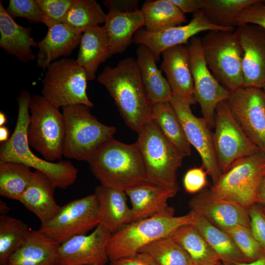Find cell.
Listing matches in <instances>:
<instances>
[{"instance_id":"1","label":"cell","mask_w":265,"mask_h":265,"mask_svg":"<svg viewBox=\"0 0 265 265\" xmlns=\"http://www.w3.org/2000/svg\"><path fill=\"white\" fill-rule=\"evenodd\" d=\"M97 80L109 92L131 129L138 132L146 123L153 120V105L134 58L121 60L114 67L106 66Z\"/></svg>"},{"instance_id":"2","label":"cell","mask_w":265,"mask_h":265,"mask_svg":"<svg viewBox=\"0 0 265 265\" xmlns=\"http://www.w3.org/2000/svg\"><path fill=\"white\" fill-rule=\"evenodd\" d=\"M86 161L101 185L107 187L125 191L148 182L136 142L126 144L112 138L101 145Z\"/></svg>"},{"instance_id":"3","label":"cell","mask_w":265,"mask_h":265,"mask_svg":"<svg viewBox=\"0 0 265 265\" xmlns=\"http://www.w3.org/2000/svg\"><path fill=\"white\" fill-rule=\"evenodd\" d=\"M31 96L23 90L17 97L18 116L14 130L0 146V160L19 162L46 174L56 187L66 189L76 181L77 168L70 161L53 162L42 159L30 149L27 138L29 123V105Z\"/></svg>"},{"instance_id":"4","label":"cell","mask_w":265,"mask_h":265,"mask_svg":"<svg viewBox=\"0 0 265 265\" xmlns=\"http://www.w3.org/2000/svg\"><path fill=\"white\" fill-rule=\"evenodd\" d=\"M174 209H168L150 217L132 222L112 234L107 252L110 261L132 255L146 245L169 236L181 226L193 224L195 212L176 216Z\"/></svg>"},{"instance_id":"5","label":"cell","mask_w":265,"mask_h":265,"mask_svg":"<svg viewBox=\"0 0 265 265\" xmlns=\"http://www.w3.org/2000/svg\"><path fill=\"white\" fill-rule=\"evenodd\" d=\"M138 133L136 143L144 163L147 181L177 193V172L184 157L164 136L153 120Z\"/></svg>"},{"instance_id":"6","label":"cell","mask_w":265,"mask_h":265,"mask_svg":"<svg viewBox=\"0 0 265 265\" xmlns=\"http://www.w3.org/2000/svg\"><path fill=\"white\" fill-rule=\"evenodd\" d=\"M89 107L76 104L62 107L65 125L63 156L87 161L104 143L113 138L116 129L101 123Z\"/></svg>"},{"instance_id":"7","label":"cell","mask_w":265,"mask_h":265,"mask_svg":"<svg viewBox=\"0 0 265 265\" xmlns=\"http://www.w3.org/2000/svg\"><path fill=\"white\" fill-rule=\"evenodd\" d=\"M265 176V154L258 152L235 162L209 190L215 198L248 209L256 202Z\"/></svg>"},{"instance_id":"8","label":"cell","mask_w":265,"mask_h":265,"mask_svg":"<svg viewBox=\"0 0 265 265\" xmlns=\"http://www.w3.org/2000/svg\"><path fill=\"white\" fill-rule=\"evenodd\" d=\"M29 111L27 138L29 146L46 160L60 159L65 137L62 113L39 95L31 96Z\"/></svg>"},{"instance_id":"9","label":"cell","mask_w":265,"mask_h":265,"mask_svg":"<svg viewBox=\"0 0 265 265\" xmlns=\"http://www.w3.org/2000/svg\"><path fill=\"white\" fill-rule=\"evenodd\" d=\"M201 43L208 68L219 82L229 92L243 87L242 50L234 32L209 31Z\"/></svg>"},{"instance_id":"10","label":"cell","mask_w":265,"mask_h":265,"mask_svg":"<svg viewBox=\"0 0 265 265\" xmlns=\"http://www.w3.org/2000/svg\"><path fill=\"white\" fill-rule=\"evenodd\" d=\"M87 80L85 71L76 59L62 57L45 71L42 95L59 108L76 104L92 107L93 103L86 93Z\"/></svg>"},{"instance_id":"11","label":"cell","mask_w":265,"mask_h":265,"mask_svg":"<svg viewBox=\"0 0 265 265\" xmlns=\"http://www.w3.org/2000/svg\"><path fill=\"white\" fill-rule=\"evenodd\" d=\"M99 204L94 193L61 206L58 213L39 230L59 244L75 236L86 234L99 224Z\"/></svg>"},{"instance_id":"12","label":"cell","mask_w":265,"mask_h":265,"mask_svg":"<svg viewBox=\"0 0 265 265\" xmlns=\"http://www.w3.org/2000/svg\"><path fill=\"white\" fill-rule=\"evenodd\" d=\"M214 126V145L222 173L237 160L260 152L239 124L227 101L217 106Z\"/></svg>"},{"instance_id":"13","label":"cell","mask_w":265,"mask_h":265,"mask_svg":"<svg viewBox=\"0 0 265 265\" xmlns=\"http://www.w3.org/2000/svg\"><path fill=\"white\" fill-rule=\"evenodd\" d=\"M188 48L195 100L200 105L203 118L211 128L214 125L217 106L228 100L230 92L219 82L208 68L203 54L201 39L192 37L189 40Z\"/></svg>"},{"instance_id":"14","label":"cell","mask_w":265,"mask_h":265,"mask_svg":"<svg viewBox=\"0 0 265 265\" xmlns=\"http://www.w3.org/2000/svg\"><path fill=\"white\" fill-rule=\"evenodd\" d=\"M227 101L247 135L265 154V96L262 88L243 87L230 92Z\"/></svg>"},{"instance_id":"15","label":"cell","mask_w":265,"mask_h":265,"mask_svg":"<svg viewBox=\"0 0 265 265\" xmlns=\"http://www.w3.org/2000/svg\"><path fill=\"white\" fill-rule=\"evenodd\" d=\"M169 103L180 120L190 145L199 153L202 167L215 184L221 175L213 142V133L206 120L192 113L190 105L172 96Z\"/></svg>"},{"instance_id":"16","label":"cell","mask_w":265,"mask_h":265,"mask_svg":"<svg viewBox=\"0 0 265 265\" xmlns=\"http://www.w3.org/2000/svg\"><path fill=\"white\" fill-rule=\"evenodd\" d=\"M235 28L225 27L212 23L202 10L195 13L192 19L187 25L172 27L165 30L150 32L145 28H140L134 34L133 41L147 47L153 54L156 61L165 50L186 44L199 32L220 30L233 32Z\"/></svg>"},{"instance_id":"17","label":"cell","mask_w":265,"mask_h":265,"mask_svg":"<svg viewBox=\"0 0 265 265\" xmlns=\"http://www.w3.org/2000/svg\"><path fill=\"white\" fill-rule=\"evenodd\" d=\"M111 235L99 224L88 235L71 238L59 246L57 265H106Z\"/></svg>"},{"instance_id":"18","label":"cell","mask_w":265,"mask_h":265,"mask_svg":"<svg viewBox=\"0 0 265 265\" xmlns=\"http://www.w3.org/2000/svg\"><path fill=\"white\" fill-rule=\"evenodd\" d=\"M242 50L244 87L262 88L265 85V30L245 25L234 32Z\"/></svg>"},{"instance_id":"19","label":"cell","mask_w":265,"mask_h":265,"mask_svg":"<svg viewBox=\"0 0 265 265\" xmlns=\"http://www.w3.org/2000/svg\"><path fill=\"white\" fill-rule=\"evenodd\" d=\"M191 211L204 217L216 227L224 230L237 225L250 228L248 209L213 196L209 190H204L189 202Z\"/></svg>"},{"instance_id":"20","label":"cell","mask_w":265,"mask_h":265,"mask_svg":"<svg viewBox=\"0 0 265 265\" xmlns=\"http://www.w3.org/2000/svg\"><path fill=\"white\" fill-rule=\"evenodd\" d=\"M161 70L166 76L173 96L190 106L196 103L188 47L177 45L161 53Z\"/></svg>"},{"instance_id":"21","label":"cell","mask_w":265,"mask_h":265,"mask_svg":"<svg viewBox=\"0 0 265 265\" xmlns=\"http://www.w3.org/2000/svg\"><path fill=\"white\" fill-rule=\"evenodd\" d=\"M56 187L46 174L35 170L29 184L18 201L34 213L41 224L45 223L53 218L61 208L54 197Z\"/></svg>"},{"instance_id":"22","label":"cell","mask_w":265,"mask_h":265,"mask_svg":"<svg viewBox=\"0 0 265 265\" xmlns=\"http://www.w3.org/2000/svg\"><path fill=\"white\" fill-rule=\"evenodd\" d=\"M0 47L4 52L27 63L35 59L32 48L38 47L31 36V28L22 26L7 13L0 1Z\"/></svg>"},{"instance_id":"23","label":"cell","mask_w":265,"mask_h":265,"mask_svg":"<svg viewBox=\"0 0 265 265\" xmlns=\"http://www.w3.org/2000/svg\"><path fill=\"white\" fill-rule=\"evenodd\" d=\"M99 204V224L112 234L132 221V212L125 191L100 185L94 193Z\"/></svg>"},{"instance_id":"24","label":"cell","mask_w":265,"mask_h":265,"mask_svg":"<svg viewBox=\"0 0 265 265\" xmlns=\"http://www.w3.org/2000/svg\"><path fill=\"white\" fill-rule=\"evenodd\" d=\"M81 37L82 34L74 32L63 23L48 27L45 36L38 42L37 66L46 71L60 57H67L80 46Z\"/></svg>"},{"instance_id":"25","label":"cell","mask_w":265,"mask_h":265,"mask_svg":"<svg viewBox=\"0 0 265 265\" xmlns=\"http://www.w3.org/2000/svg\"><path fill=\"white\" fill-rule=\"evenodd\" d=\"M131 203L132 222L151 217L168 209L169 199L177 192L148 182L125 191Z\"/></svg>"},{"instance_id":"26","label":"cell","mask_w":265,"mask_h":265,"mask_svg":"<svg viewBox=\"0 0 265 265\" xmlns=\"http://www.w3.org/2000/svg\"><path fill=\"white\" fill-rule=\"evenodd\" d=\"M77 59L85 71L87 80H93L101 64L112 56L108 39L104 26L91 27L82 34Z\"/></svg>"},{"instance_id":"27","label":"cell","mask_w":265,"mask_h":265,"mask_svg":"<svg viewBox=\"0 0 265 265\" xmlns=\"http://www.w3.org/2000/svg\"><path fill=\"white\" fill-rule=\"evenodd\" d=\"M104 23L112 55L123 53L132 43L135 33L145 26L140 9L130 13L108 9Z\"/></svg>"},{"instance_id":"28","label":"cell","mask_w":265,"mask_h":265,"mask_svg":"<svg viewBox=\"0 0 265 265\" xmlns=\"http://www.w3.org/2000/svg\"><path fill=\"white\" fill-rule=\"evenodd\" d=\"M59 245L39 230H30L24 243L10 258L8 265H57Z\"/></svg>"},{"instance_id":"29","label":"cell","mask_w":265,"mask_h":265,"mask_svg":"<svg viewBox=\"0 0 265 265\" xmlns=\"http://www.w3.org/2000/svg\"><path fill=\"white\" fill-rule=\"evenodd\" d=\"M137 66L148 96L153 105L169 102L173 94L167 79L156 65L155 57L146 46L139 44L136 50Z\"/></svg>"},{"instance_id":"30","label":"cell","mask_w":265,"mask_h":265,"mask_svg":"<svg viewBox=\"0 0 265 265\" xmlns=\"http://www.w3.org/2000/svg\"><path fill=\"white\" fill-rule=\"evenodd\" d=\"M170 236L187 253L193 265H217V254L193 224L180 226Z\"/></svg>"},{"instance_id":"31","label":"cell","mask_w":265,"mask_h":265,"mask_svg":"<svg viewBox=\"0 0 265 265\" xmlns=\"http://www.w3.org/2000/svg\"><path fill=\"white\" fill-rule=\"evenodd\" d=\"M193 224L217 254L221 262H248L226 232L196 212Z\"/></svg>"},{"instance_id":"32","label":"cell","mask_w":265,"mask_h":265,"mask_svg":"<svg viewBox=\"0 0 265 265\" xmlns=\"http://www.w3.org/2000/svg\"><path fill=\"white\" fill-rule=\"evenodd\" d=\"M145 29L157 32L181 26L186 22V16L169 0H148L142 5Z\"/></svg>"},{"instance_id":"33","label":"cell","mask_w":265,"mask_h":265,"mask_svg":"<svg viewBox=\"0 0 265 265\" xmlns=\"http://www.w3.org/2000/svg\"><path fill=\"white\" fill-rule=\"evenodd\" d=\"M152 117L171 144L184 157L190 156V145L181 122L169 102L154 105Z\"/></svg>"},{"instance_id":"34","label":"cell","mask_w":265,"mask_h":265,"mask_svg":"<svg viewBox=\"0 0 265 265\" xmlns=\"http://www.w3.org/2000/svg\"><path fill=\"white\" fill-rule=\"evenodd\" d=\"M33 172L21 163L0 160V195L19 201L29 184Z\"/></svg>"},{"instance_id":"35","label":"cell","mask_w":265,"mask_h":265,"mask_svg":"<svg viewBox=\"0 0 265 265\" xmlns=\"http://www.w3.org/2000/svg\"><path fill=\"white\" fill-rule=\"evenodd\" d=\"M106 15L95 0H74L63 24L74 32L82 34L89 28L104 23Z\"/></svg>"},{"instance_id":"36","label":"cell","mask_w":265,"mask_h":265,"mask_svg":"<svg viewBox=\"0 0 265 265\" xmlns=\"http://www.w3.org/2000/svg\"><path fill=\"white\" fill-rule=\"evenodd\" d=\"M30 231L22 220L0 214V265H8L10 258L24 243Z\"/></svg>"},{"instance_id":"37","label":"cell","mask_w":265,"mask_h":265,"mask_svg":"<svg viewBox=\"0 0 265 265\" xmlns=\"http://www.w3.org/2000/svg\"><path fill=\"white\" fill-rule=\"evenodd\" d=\"M258 0H204L202 10L213 24L221 27L238 26V19L243 10Z\"/></svg>"},{"instance_id":"38","label":"cell","mask_w":265,"mask_h":265,"mask_svg":"<svg viewBox=\"0 0 265 265\" xmlns=\"http://www.w3.org/2000/svg\"><path fill=\"white\" fill-rule=\"evenodd\" d=\"M139 252L150 255L159 265H193L187 253L170 236L153 241Z\"/></svg>"},{"instance_id":"39","label":"cell","mask_w":265,"mask_h":265,"mask_svg":"<svg viewBox=\"0 0 265 265\" xmlns=\"http://www.w3.org/2000/svg\"><path fill=\"white\" fill-rule=\"evenodd\" d=\"M222 230L229 235L248 262L254 261L262 256L263 247L254 237L249 227L237 225Z\"/></svg>"},{"instance_id":"40","label":"cell","mask_w":265,"mask_h":265,"mask_svg":"<svg viewBox=\"0 0 265 265\" xmlns=\"http://www.w3.org/2000/svg\"><path fill=\"white\" fill-rule=\"evenodd\" d=\"M74 0H37L48 27L63 23Z\"/></svg>"},{"instance_id":"41","label":"cell","mask_w":265,"mask_h":265,"mask_svg":"<svg viewBox=\"0 0 265 265\" xmlns=\"http://www.w3.org/2000/svg\"><path fill=\"white\" fill-rule=\"evenodd\" d=\"M6 9L13 19L23 18L30 22L43 23V18L37 0H10Z\"/></svg>"},{"instance_id":"42","label":"cell","mask_w":265,"mask_h":265,"mask_svg":"<svg viewBox=\"0 0 265 265\" xmlns=\"http://www.w3.org/2000/svg\"><path fill=\"white\" fill-rule=\"evenodd\" d=\"M254 25L265 30V0H258L245 8L238 19V26Z\"/></svg>"},{"instance_id":"43","label":"cell","mask_w":265,"mask_h":265,"mask_svg":"<svg viewBox=\"0 0 265 265\" xmlns=\"http://www.w3.org/2000/svg\"><path fill=\"white\" fill-rule=\"evenodd\" d=\"M207 172L204 168L194 167L189 169L184 178V186L189 193L200 191L207 185Z\"/></svg>"},{"instance_id":"44","label":"cell","mask_w":265,"mask_h":265,"mask_svg":"<svg viewBox=\"0 0 265 265\" xmlns=\"http://www.w3.org/2000/svg\"><path fill=\"white\" fill-rule=\"evenodd\" d=\"M250 228L255 239L265 248V216L254 205L248 209Z\"/></svg>"},{"instance_id":"45","label":"cell","mask_w":265,"mask_h":265,"mask_svg":"<svg viewBox=\"0 0 265 265\" xmlns=\"http://www.w3.org/2000/svg\"><path fill=\"white\" fill-rule=\"evenodd\" d=\"M110 265H159L149 254L141 252L110 261Z\"/></svg>"},{"instance_id":"46","label":"cell","mask_w":265,"mask_h":265,"mask_svg":"<svg viewBox=\"0 0 265 265\" xmlns=\"http://www.w3.org/2000/svg\"><path fill=\"white\" fill-rule=\"evenodd\" d=\"M138 0H105L103 4L108 9H114L122 13H130L138 10Z\"/></svg>"},{"instance_id":"47","label":"cell","mask_w":265,"mask_h":265,"mask_svg":"<svg viewBox=\"0 0 265 265\" xmlns=\"http://www.w3.org/2000/svg\"><path fill=\"white\" fill-rule=\"evenodd\" d=\"M175 5L184 14L195 12L203 10L204 7V0H169Z\"/></svg>"},{"instance_id":"48","label":"cell","mask_w":265,"mask_h":265,"mask_svg":"<svg viewBox=\"0 0 265 265\" xmlns=\"http://www.w3.org/2000/svg\"><path fill=\"white\" fill-rule=\"evenodd\" d=\"M221 265H265V257L262 256L258 259L251 262L242 263H225L221 262Z\"/></svg>"},{"instance_id":"49","label":"cell","mask_w":265,"mask_h":265,"mask_svg":"<svg viewBox=\"0 0 265 265\" xmlns=\"http://www.w3.org/2000/svg\"><path fill=\"white\" fill-rule=\"evenodd\" d=\"M256 202L265 204V176L259 189Z\"/></svg>"},{"instance_id":"50","label":"cell","mask_w":265,"mask_h":265,"mask_svg":"<svg viewBox=\"0 0 265 265\" xmlns=\"http://www.w3.org/2000/svg\"><path fill=\"white\" fill-rule=\"evenodd\" d=\"M9 130L5 126L0 127V142L3 143L7 141L10 138Z\"/></svg>"},{"instance_id":"51","label":"cell","mask_w":265,"mask_h":265,"mask_svg":"<svg viewBox=\"0 0 265 265\" xmlns=\"http://www.w3.org/2000/svg\"><path fill=\"white\" fill-rule=\"evenodd\" d=\"M10 210L8 206L4 201L0 200V214H7Z\"/></svg>"},{"instance_id":"52","label":"cell","mask_w":265,"mask_h":265,"mask_svg":"<svg viewBox=\"0 0 265 265\" xmlns=\"http://www.w3.org/2000/svg\"><path fill=\"white\" fill-rule=\"evenodd\" d=\"M7 123V118L5 113L2 112H0V127L4 126Z\"/></svg>"},{"instance_id":"53","label":"cell","mask_w":265,"mask_h":265,"mask_svg":"<svg viewBox=\"0 0 265 265\" xmlns=\"http://www.w3.org/2000/svg\"><path fill=\"white\" fill-rule=\"evenodd\" d=\"M262 88L264 92L265 96V85Z\"/></svg>"},{"instance_id":"54","label":"cell","mask_w":265,"mask_h":265,"mask_svg":"<svg viewBox=\"0 0 265 265\" xmlns=\"http://www.w3.org/2000/svg\"><path fill=\"white\" fill-rule=\"evenodd\" d=\"M262 212L263 213V214H264V215L265 216V208L264 209Z\"/></svg>"},{"instance_id":"55","label":"cell","mask_w":265,"mask_h":265,"mask_svg":"<svg viewBox=\"0 0 265 265\" xmlns=\"http://www.w3.org/2000/svg\"><path fill=\"white\" fill-rule=\"evenodd\" d=\"M217 265H221V262L219 263L218 264H217Z\"/></svg>"},{"instance_id":"56","label":"cell","mask_w":265,"mask_h":265,"mask_svg":"<svg viewBox=\"0 0 265 265\" xmlns=\"http://www.w3.org/2000/svg\"></svg>"}]
</instances>
